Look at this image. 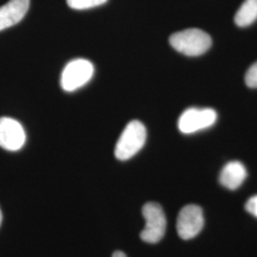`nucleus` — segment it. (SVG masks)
I'll list each match as a JSON object with an SVG mask.
<instances>
[{"label":"nucleus","mask_w":257,"mask_h":257,"mask_svg":"<svg viewBox=\"0 0 257 257\" xmlns=\"http://www.w3.org/2000/svg\"><path fill=\"white\" fill-rule=\"evenodd\" d=\"M170 44L182 55L199 56L211 48V38L202 30L192 28L173 34Z\"/></svg>","instance_id":"nucleus-1"},{"label":"nucleus","mask_w":257,"mask_h":257,"mask_svg":"<svg viewBox=\"0 0 257 257\" xmlns=\"http://www.w3.org/2000/svg\"><path fill=\"white\" fill-rule=\"evenodd\" d=\"M147 138L145 126L138 120H133L125 127L114 149V156L122 161L136 156L143 148Z\"/></svg>","instance_id":"nucleus-2"},{"label":"nucleus","mask_w":257,"mask_h":257,"mask_svg":"<svg viewBox=\"0 0 257 257\" xmlns=\"http://www.w3.org/2000/svg\"><path fill=\"white\" fill-rule=\"evenodd\" d=\"M145 218V228L140 232V238L144 242L155 244L163 238L166 231V216L159 204L147 203L142 209Z\"/></svg>","instance_id":"nucleus-3"},{"label":"nucleus","mask_w":257,"mask_h":257,"mask_svg":"<svg viewBox=\"0 0 257 257\" xmlns=\"http://www.w3.org/2000/svg\"><path fill=\"white\" fill-rule=\"evenodd\" d=\"M94 68L91 61L83 58L74 59L66 65L60 84L66 92H74L92 79Z\"/></svg>","instance_id":"nucleus-4"},{"label":"nucleus","mask_w":257,"mask_h":257,"mask_svg":"<svg viewBox=\"0 0 257 257\" xmlns=\"http://www.w3.org/2000/svg\"><path fill=\"white\" fill-rule=\"evenodd\" d=\"M217 119V113L211 108H189L184 110L178 119V128L190 135L211 127Z\"/></svg>","instance_id":"nucleus-5"},{"label":"nucleus","mask_w":257,"mask_h":257,"mask_svg":"<svg viewBox=\"0 0 257 257\" xmlns=\"http://www.w3.org/2000/svg\"><path fill=\"white\" fill-rule=\"evenodd\" d=\"M204 216L202 209L197 205H187L177 216L176 230L178 235L184 239L195 237L203 229Z\"/></svg>","instance_id":"nucleus-6"},{"label":"nucleus","mask_w":257,"mask_h":257,"mask_svg":"<svg viewBox=\"0 0 257 257\" xmlns=\"http://www.w3.org/2000/svg\"><path fill=\"white\" fill-rule=\"evenodd\" d=\"M26 133L18 120L0 117V147L16 152L24 146Z\"/></svg>","instance_id":"nucleus-7"},{"label":"nucleus","mask_w":257,"mask_h":257,"mask_svg":"<svg viewBox=\"0 0 257 257\" xmlns=\"http://www.w3.org/2000/svg\"><path fill=\"white\" fill-rule=\"evenodd\" d=\"M30 0H10L0 7V31L15 26L27 14Z\"/></svg>","instance_id":"nucleus-8"},{"label":"nucleus","mask_w":257,"mask_h":257,"mask_svg":"<svg viewBox=\"0 0 257 257\" xmlns=\"http://www.w3.org/2000/svg\"><path fill=\"white\" fill-rule=\"evenodd\" d=\"M247 177L245 166L239 161H231L224 166L221 171L219 181L221 185L229 190H236Z\"/></svg>","instance_id":"nucleus-9"},{"label":"nucleus","mask_w":257,"mask_h":257,"mask_svg":"<svg viewBox=\"0 0 257 257\" xmlns=\"http://www.w3.org/2000/svg\"><path fill=\"white\" fill-rule=\"evenodd\" d=\"M256 19L257 0H245L234 17L235 24L239 27H247Z\"/></svg>","instance_id":"nucleus-10"},{"label":"nucleus","mask_w":257,"mask_h":257,"mask_svg":"<svg viewBox=\"0 0 257 257\" xmlns=\"http://www.w3.org/2000/svg\"><path fill=\"white\" fill-rule=\"evenodd\" d=\"M108 0H67V4L72 9L87 10L103 5Z\"/></svg>","instance_id":"nucleus-11"},{"label":"nucleus","mask_w":257,"mask_h":257,"mask_svg":"<svg viewBox=\"0 0 257 257\" xmlns=\"http://www.w3.org/2000/svg\"><path fill=\"white\" fill-rule=\"evenodd\" d=\"M245 82L249 88H257V62L248 68L245 75Z\"/></svg>","instance_id":"nucleus-12"},{"label":"nucleus","mask_w":257,"mask_h":257,"mask_svg":"<svg viewBox=\"0 0 257 257\" xmlns=\"http://www.w3.org/2000/svg\"><path fill=\"white\" fill-rule=\"evenodd\" d=\"M245 209L248 213L257 217V195L250 197L245 205Z\"/></svg>","instance_id":"nucleus-13"},{"label":"nucleus","mask_w":257,"mask_h":257,"mask_svg":"<svg viewBox=\"0 0 257 257\" xmlns=\"http://www.w3.org/2000/svg\"><path fill=\"white\" fill-rule=\"evenodd\" d=\"M111 257H127V255H126L124 252H122V251H120V250H117V251L113 252V254H112V256Z\"/></svg>","instance_id":"nucleus-14"},{"label":"nucleus","mask_w":257,"mask_h":257,"mask_svg":"<svg viewBox=\"0 0 257 257\" xmlns=\"http://www.w3.org/2000/svg\"><path fill=\"white\" fill-rule=\"evenodd\" d=\"M1 222H2V212H1V210H0V225H1Z\"/></svg>","instance_id":"nucleus-15"}]
</instances>
